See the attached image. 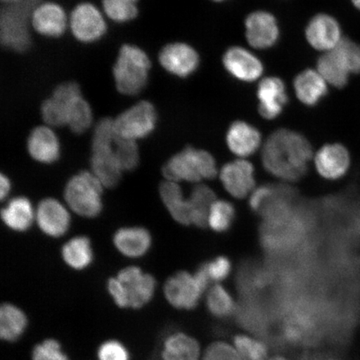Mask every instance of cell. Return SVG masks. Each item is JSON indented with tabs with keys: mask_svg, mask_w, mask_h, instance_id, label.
<instances>
[{
	"mask_svg": "<svg viewBox=\"0 0 360 360\" xmlns=\"http://www.w3.org/2000/svg\"><path fill=\"white\" fill-rule=\"evenodd\" d=\"M51 96L64 105L66 127L72 133L82 134L94 124V112L89 102L83 96L80 85L75 81H65L53 89Z\"/></svg>",
	"mask_w": 360,
	"mask_h": 360,
	"instance_id": "obj_7",
	"label": "cell"
},
{
	"mask_svg": "<svg viewBox=\"0 0 360 360\" xmlns=\"http://www.w3.org/2000/svg\"><path fill=\"white\" fill-rule=\"evenodd\" d=\"M350 1L353 4V6L360 11V0H350Z\"/></svg>",
	"mask_w": 360,
	"mask_h": 360,
	"instance_id": "obj_43",
	"label": "cell"
},
{
	"mask_svg": "<svg viewBox=\"0 0 360 360\" xmlns=\"http://www.w3.org/2000/svg\"><path fill=\"white\" fill-rule=\"evenodd\" d=\"M334 51L343 60L351 75L360 74V44L343 38Z\"/></svg>",
	"mask_w": 360,
	"mask_h": 360,
	"instance_id": "obj_37",
	"label": "cell"
},
{
	"mask_svg": "<svg viewBox=\"0 0 360 360\" xmlns=\"http://www.w3.org/2000/svg\"><path fill=\"white\" fill-rule=\"evenodd\" d=\"M210 281H221L226 278L231 270V263L227 258L219 257L202 265Z\"/></svg>",
	"mask_w": 360,
	"mask_h": 360,
	"instance_id": "obj_40",
	"label": "cell"
},
{
	"mask_svg": "<svg viewBox=\"0 0 360 360\" xmlns=\"http://www.w3.org/2000/svg\"><path fill=\"white\" fill-rule=\"evenodd\" d=\"M207 307L214 316L225 318L235 311L236 306L231 294L224 287L216 285L207 296Z\"/></svg>",
	"mask_w": 360,
	"mask_h": 360,
	"instance_id": "obj_34",
	"label": "cell"
},
{
	"mask_svg": "<svg viewBox=\"0 0 360 360\" xmlns=\"http://www.w3.org/2000/svg\"><path fill=\"white\" fill-rule=\"evenodd\" d=\"M105 13L96 4L82 2L69 15V29L77 41L90 44L100 41L107 33Z\"/></svg>",
	"mask_w": 360,
	"mask_h": 360,
	"instance_id": "obj_9",
	"label": "cell"
},
{
	"mask_svg": "<svg viewBox=\"0 0 360 360\" xmlns=\"http://www.w3.org/2000/svg\"><path fill=\"white\" fill-rule=\"evenodd\" d=\"M34 211L30 201L25 197H17L8 202L2 210L1 218L12 231L24 232L32 225Z\"/></svg>",
	"mask_w": 360,
	"mask_h": 360,
	"instance_id": "obj_27",
	"label": "cell"
},
{
	"mask_svg": "<svg viewBox=\"0 0 360 360\" xmlns=\"http://www.w3.org/2000/svg\"><path fill=\"white\" fill-rule=\"evenodd\" d=\"M27 150L33 160L51 165L60 159V139L53 128L46 124L36 126L27 139Z\"/></svg>",
	"mask_w": 360,
	"mask_h": 360,
	"instance_id": "obj_14",
	"label": "cell"
},
{
	"mask_svg": "<svg viewBox=\"0 0 360 360\" xmlns=\"http://www.w3.org/2000/svg\"><path fill=\"white\" fill-rule=\"evenodd\" d=\"M32 360H69V358L57 340H46L35 346Z\"/></svg>",
	"mask_w": 360,
	"mask_h": 360,
	"instance_id": "obj_38",
	"label": "cell"
},
{
	"mask_svg": "<svg viewBox=\"0 0 360 360\" xmlns=\"http://www.w3.org/2000/svg\"><path fill=\"white\" fill-rule=\"evenodd\" d=\"M62 257L70 267L83 269L89 266L93 260V251L87 237L72 238L63 247Z\"/></svg>",
	"mask_w": 360,
	"mask_h": 360,
	"instance_id": "obj_30",
	"label": "cell"
},
{
	"mask_svg": "<svg viewBox=\"0 0 360 360\" xmlns=\"http://www.w3.org/2000/svg\"><path fill=\"white\" fill-rule=\"evenodd\" d=\"M220 179L225 190L237 199H243L255 187L254 166L245 160L231 162L224 166Z\"/></svg>",
	"mask_w": 360,
	"mask_h": 360,
	"instance_id": "obj_17",
	"label": "cell"
},
{
	"mask_svg": "<svg viewBox=\"0 0 360 360\" xmlns=\"http://www.w3.org/2000/svg\"><path fill=\"white\" fill-rule=\"evenodd\" d=\"M236 349L242 360H265L267 358L266 345L245 335L235 338Z\"/></svg>",
	"mask_w": 360,
	"mask_h": 360,
	"instance_id": "obj_36",
	"label": "cell"
},
{
	"mask_svg": "<svg viewBox=\"0 0 360 360\" xmlns=\"http://www.w3.org/2000/svg\"><path fill=\"white\" fill-rule=\"evenodd\" d=\"M115 141L109 146L91 148V173L106 188L115 187L123 172L117 163L114 154Z\"/></svg>",
	"mask_w": 360,
	"mask_h": 360,
	"instance_id": "obj_21",
	"label": "cell"
},
{
	"mask_svg": "<svg viewBox=\"0 0 360 360\" xmlns=\"http://www.w3.org/2000/svg\"><path fill=\"white\" fill-rule=\"evenodd\" d=\"M350 165L349 153L340 143L323 146L315 156V166L322 177L335 180L343 177Z\"/></svg>",
	"mask_w": 360,
	"mask_h": 360,
	"instance_id": "obj_19",
	"label": "cell"
},
{
	"mask_svg": "<svg viewBox=\"0 0 360 360\" xmlns=\"http://www.w3.org/2000/svg\"><path fill=\"white\" fill-rule=\"evenodd\" d=\"M98 360H129V354L125 346L117 340H108L98 350Z\"/></svg>",
	"mask_w": 360,
	"mask_h": 360,
	"instance_id": "obj_39",
	"label": "cell"
},
{
	"mask_svg": "<svg viewBox=\"0 0 360 360\" xmlns=\"http://www.w3.org/2000/svg\"><path fill=\"white\" fill-rule=\"evenodd\" d=\"M270 360H287V359H283L282 357H274V358H273V359H271Z\"/></svg>",
	"mask_w": 360,
	"mask_h": 360,
	"instance_id": "obj_45",
	"label": "cell"
},
{
	"mask_svg": "<svg viewBox=\"0 0 360 360\" xmlns=\"http://www.w3.org/2000/svg\"><path fill=\"white\" fill-rule=\"evenodd\" d=\"M35 217L39 229L49 236L61 237L70 228V214L56 200L46 199L40 202Z\"/></svg>",
	"mask_w": 360,
	"mask_h": 360,
	"instance_id": "obj_16",
	"label": "cell"
},
{
	"mask_svg": "<svg viewBox=\"0 0 360 360\" xmlns=\"http://www.w3.org/2000/svg\"><path fill=\"white\" fill-rule=\"evenodd\" d=\"M235 217L236 210L231 202L218 200L211 206L208 223L215 232H226L232 226Z\"/></svg>",
	"mask_w": 360,
	"mask_h": 360,
	"instance_id": "obj_33",
	"label": "cell"
},
{
	"mask_svg": "<svg viewBox=\"0 0 360 360\" xmlns=\"http://www.w3.org/2000/svg\"><path fill=\"white\" fill-rule=\"evenodd\" d=\"M0 186H1L0 188V196H1L2 200H4V198L10 193L11 184L10 179L4 174H1V178H0Z\"/></svg>",
	"mask_w": 360,
	"mask_h": 360,
	"instance_id": "obj_42",
	"label": "cell"
},
{
	"mask_svg": "<svg viewBox=\"0 0 360 360\" xmlns=\"http://www.w3.org/2000/svg\"><path fill=\"white\" fill-rule=\"evenodd\" d=\"M160 193L175 221L184 225L192 224L190 201L184 200L181 188L176 182L166 180L161 184Z\"/></svg>",
	"mask_w": 360,
	"mask_h": 360,
	"instance_id": "obj_25",
	"label": "cell"
},
{
	"mask_svg": "<svg viewBox=\"0 0 360 360\" xmlns=\"http://www.w3.org/2000/svg\"><path fill=\"white\" fill-rule=\"evenodd\" d=\"M139 0H102V11L117 24H126L139 15Z\"/></svg>",
	"mask_w": 360,
	"mask_h": 360,
	"instance_id": "obj_32",
	"label": "cell"
},
{
	"mask_svg": "<svg viewBox=\"0 0 360 360\" xmlns=\"http://www.w3.org/2000/svg\"><path fill=\"white\" fill-rule=\"evenodd\" d=\"M151 236L147 229L129 227L119 229L114 237V244L121 254L129 258L145 255L151 246Z\"/></svg>",
	"mask_w": 360,
	"mask_h": 360,
	"instance_id": "obj_23",
	"label": "cell"
},
{
	"mask_svg": "<svg viewBox=\"0 0 360 360\" xmlns=\"http://www.w3.org/2000/svg\"><path fill=\"white\" fill-rule=\"evenodd\" d=\"M317 71L328 84L336 88H344L348 84L351 75L334 49L319 58Z\"/></svg>",
	"mask_w": 360,
	"mask_h": 360,
	"instance_id": "obj_29",
	"label": "cell"
},
{
	"mask_svg": "<svg viewBox=\"0 0 360 360\" xmlns=\"http://www.w3.org/2000/svg\"><path fill=\"white\" fill-rule=\"evenodd\" d=\"M163 174L169 181L199 182L215 178L217 167L210 153L188 147L171 158L164 166Z\"/></svg>",
	"mask_w": 360,
	"mask_h": 360,
	"instance_id": "obj_5",
	"label": "cell"
},
{
	"mask_svg": "<svg viewBox=\"0 0 360 360\" xmlns=\"http://www.w3.org/2000/svg\"><path fill=\"white\" fill-rule=\"evenodd\" d=\"M20 0H1V2L2 4H15V3H17V2H19Z\"/></svg>",
	"mask_w": 360,
	"mask_h": 360,
	"instance_id": "obj_44",
	"label": "cell"
},
{
	"mask_svg": "<svg viewBox=\"0 0 360 360\" xmlns=\"http://www.w3.org/2000/svg\"><path fill=\"white\" fill-rule=\"evenodd\" d=\"M215 193L210 188L198 186L193 188L190 201L192 223L197 227H206L211 206L214 204Z\"/></svg>",
	"mask_w": 360,
	"mask_h": 360,
	"instance_id": "obj_31",
	"label": "cell"
},
{
	"mask_svg": "<svg viewBox=\"0 0 360 360\" xmlns=\"http://www.w3.org/2000/svg\"><path fill=\"white\" fill-rule=\"evenodd\" d=\"M245 29L248 42L259 49L272 47L280 35L276 18L264 11L250 13L245 20Z\"/></svg>",
	"mask_w": 360,
	"mask_h": 360,
	"instance_id": "obj_15",
	"label": "cell"
},
{
	"mask_svg": "<svg viewBox=\"0 0 360 360\" xmlns=\"http://www.w3.org/2000/svg\"><path fill=\"white\" fill-rule=\"evenodd\" d=\"M294 86L299 101L309 106L316 105L328 93V83L313 70L301 72L295 79Z\"/></svg>",
	"mask_w": 360,
	"mask_h": 360,
	"instance_id": "obj_24",
	"label": "cell"
},
{
	"mask_svg": "<svg viewBox=\"0 0 360 360\" xmlns=\"http://www.w3.org/2000/svg\"><path fill=\"white\" fill-rule=\"evenodd\" d=\"M214 1H218V2H220V1H224V0H214Z\"/></svg>",
	"mask_w": 360,
	"mask_h": 360,
	"instance_id": "obj_46",
	"label": "cell"
},
{
	"mask_svg": "<svg viewBox=\"0 0 360 360\" xmlns=\"http://www.w3.org/2000/svg\"><path fill=\"white\" fill-rule=\"evenodd\" d=\"M114 154L117 163L122 171H130L137 167L139 162L137 142L117 136Z\"/></svg>",
	"mask_w": 360,
	"mask_h": 360,
	"instance_id": "obj_35",
	"label": "cell"
},
{
	"mask_svg": "<svg viewBox=\"0 0 360 360\" xmlns=\"http://www.w3.org/2000/svg\"><path fill=\"white\" fill-rule=\"evenodd\" d=\"M156 282L138 267L125 268L108 282V290L120 308L141 309L152 300Z\"/></svg>",
	"mask_w": 360,
	"mask_h": 360,
	"instance_id": "obj_4",
	"label": "cell"
},
{
	"mask_svg": "<svg viewBox=\"0 0 360 360\" xmlns=\"http://www.w3.org/2000/svg\"><path fill=\"white\" fill-rule=\"evenodd\" d=\"M151 67L150 58L141 47L129 43L121 45L112 67L117 91L127 97L139 96L147 87Z\"/></svg>",
	"mask_w": 360,
	"mask_h": 360,
	"instance_id": "obj_2",
	"label": "cell"
},
{
	"mask_svg": "<svg viewBox=\"0 0 360 360\" xmlns=\"http://www.w3.org/2000/svg\"><path fill=\"white\" fill-rule=\"evenodd\" d=\"M158 123V112L150 101L141 100L120 112L114 118L117 136L137 142L155 131Z\"/></svg>",
	"mask_w": 360,
	"mask_h": 360,
	"instance_id": "obj_8",
	"label": "cell"
},
{
	"mask_svg": "<svg viewBox=\"0 0 360 360\" xmlns=\"http://www.w3.org/2000/svg\"><path fill=\"white\" fill-rule=\"evenodd\" d=\"M257 96L259 114L267 120H273L280 115L288 102L285 85L281 79L276 77L261 81Z\"/></svg>",
	"mask_w": 360,
	"mask_h": 360,
	"instance_id": "obj_20",
	"label": "cell"
},
{
	"mask_svg": "<svg viewBox=\"0 0 360 360\" xmlns=\"http://www.w3.org/2000/svg\"><path fill=\"white\" fill-rule=\"evenodd\" d=\"M227 145L233 154L240 157L253 155L258 150L261 135L259 130L244 121H236L228 129Z\"/></svg>",
	"mask_w": 360,
	"mask_h": 360,
	"instance_id": "obj_22",
	"label": "cell"
},
{
	"mask_svg": "<svg viewBox=\"0 0 360 360\" xmlns=\"http://www.w3.org/2000/svg\"><path fill=\"white\" fill-rule=\"evenodd\" d=\"M161 356L163 360H198L200 345L192 337L184 333H173L165 338Z\"/></svg>",
	"mask_w": 360,
	"mask_h": 360,
	"instance_id": "obj_26",
	"label": "cell"
},
{
	"mask_svg": "<svg viewBox=\"0 0 360 360\" xmlns=\"http://www.w3.org/2000/svg\"><path fill=\"white\" fill-rule=\"evenodd\" d=\"M44 0H20L4 4L0 11V42L7 51L22 53L32 46L31 17Z\"/></svg>",
	"mask_w": 360,
	"mask_h": 360,
	"instance_id": "obj_3",
	"label": "cell"
},
{
	"mask_svg": "<svg viewBox=\"0 0 360 360\" xmlns=\"http://www.w3.org/2000/svg\"><path fill=\"white\" fill-rule=\"evenodd\" d=\"M31 28L43 37L58 39L69 28V16L60 4L43 1L32 13Z\"/></svg>",
	"mask_w": 360,
	"mask_h": 360,
	"instance_id": "obj_12",
	"label": "cell"
},
{
	"mask_svg": "<svg viewBox=\"0 0 360 360\" xmlns=\"http://www.w3.org/2000/svg\"><path fill=\"white\" fill-rule=\"evenodd\" d=\"M28 319L17 306L4 304L0 309V335L7 342H15L25 334Z\"/></svg>",
	"mask_w": 360,
	"mask_h": 360,
	"instance_id": "obj_28",
	"label": "cell"
},
{
	"mask_svg": "<svg viewBox=\"0 0 360 360\" xmlns=\"http://www.w3.org/2000/svg\"><path fill=\"white\" fill-rule=\"evenodd\" d=\"M305 34L313 48L326 53L335 49L344 38L339 22L326 13L315 15L309 21Z\"/></svg>",
	"mask_w": 360,
	"mask_h": 360,
	"instance_id": "obj_13",
	"label": "cell"
},
{
	"mask_svg": "<svg viewBox=\"0 0 360 360\" xmlns=\"http://www.w3.org/2000/svg\"><path fill=\"white\" fill-rule=\"evenodd\" d=\"M102 184L91 172L82 171L67 183L65 198L75 213L84 218H94L102 210Z\"/></svg>",
	"mask_w": 360,
	"mask_h": 360,
	"instance_id": "obj_6",
	"label": "cell"
},
{
	"mask_svg": "<svg viewBox=\"0 0 360 360\" xmlns=\"http://www.w3.org/2000/svg\"><path fill=\"white\" fill-rule=\"evenodd\" d=\"M223 63L229 74L245 82L258 79L264 70L259 58L242 47L229 49L224 53Z\"/></svg>",
	"mask_w": 360,
	"mask_h": 360,
	"instance_id": "obj_18",
	"label": "cell"
},
{
	"mask_svg": "<svg viewBox=\"0 0 360 360\" xmlns=\"http://www.w3.org/2000/svg\"><path fill=\"white\" fill-rule=\"evenodd\" d=\"M158 60L169 74L179 78H187L199 67L200 57L191 45L174 42L165 45L160 49Z\"/></svg>",
	"mask_w": 360,
	"mask_h": 360,
	"instance_id": "obj_11",
	"label": "cell"
},
{
	"mask_svg": "<svg viewBox=\"0 0 360 360\" xmlns=\"http://www.w3.org/2000/svg\"><path fill=\"white\" fill-rule=\"evenodd\" d=\"M202 360H242L236 349L222 342L211 345Z\"/></svg>",
	"mask_w": 360,
	"mask_h": 360,
	"instance_id": "obj_41",
	"label": "cell"
},
{
	"mask_svg": "<svg viewBox=\"0 0 360 360\" xmlns=\"http://www.w3.org/2000/svg\"><path fill=\"white\" fill-rule=\"evenodd\" d=\"M206 287L199 278L188 272H179L166 281L164 292L166 300L179 309H193L199 303Z\"/></svg>",
	"mask_w": 360,
	"mask_h": 360,
	"instance_id": "obj_10",
	"label": "cell"
},
{
	"mask_svg": "<svg viewBox=\"0 0 360 360\" xmlns=\"http://www.w3.org/2000/svg\"><path fill=\"white\" fill-rule=\"evenodd\" d=\"M312 148L303 135L289 129H280L270 135L265 143L264 167L274 176L295 181L307 172Z\"/></svg>",
	"mask_w": 360,
	"mask_h": 360,
	"instance_id": "obj_1",
	"label": "cell"
}]
</instances>
